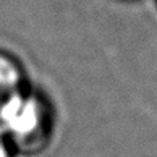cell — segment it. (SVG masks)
<instances>
[{"label": "cell", "mask_w": 157, "mask_h": 157, "mask_svg": "<svg viewBox=\"0 0 157 157\" xmlns=\"http://www.w3.org/2000/svg\"><path fill=\"white\" fill-rule=\"evenodd\" d=\"M0 130L11 147L23 152L39 149L50 133L47 104L31 91H18L0 105Z\"/></svg>", "instance_id": "cell-1"}, {"label": "cell", "mask_w": 157, "mask_h": 157, "mask_svg": "<svg viewBox=\"0 0 157 157\" xmlns=\"http://www.w3.org/2000/svg\"><path fill=\"white\" fill-rule=\"evenodd\" d=\"M23 88V71L10 55L0 52V105Z\"/></svg>", "instance_id": "cell-2"}, {"label": "cell", "mask_w": 157, "mask_h": 157, "mask_svg": "<svg viewBox=\"0 0 157 157\" xmlns=\"http://www.w3.org/2000/svg\"><path fill=\"white\" fill-rule=\"evenodd\" d=\"M0 157H11V146L2 130H0Z\"/></svg>", "instance_id": "cell-3"}]
</instances>
